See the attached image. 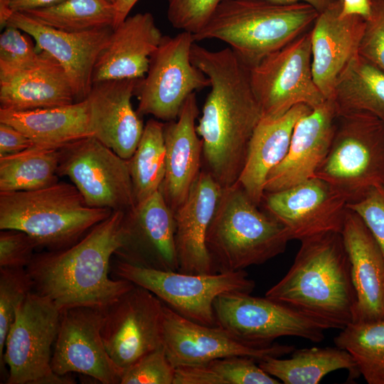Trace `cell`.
<instances>
[{
	"instance_id": "44dd1931",
	"label": "cell",
	"mask_w": 384,
	"mask_h": 384,
	"mask_svg": "<svg viewBox=\"0 0 384 384\" xmlns=\"http://www.w3.org/2000/svg\"><path fill=\"white\" fill-rule=\"evenodd\" d=\"M140 79L93 83L86 97L93 137L127 160L135 151L144 129L131 102Z\"/></svg>"
},
{
	"instance_id": "ab89813d",
	"label": "cell",
	"mask_w": 384,
	"mask_h": 384,
	"mask_svg": "<svg viewBox=\"0 0 384 384\" xmlns=\"http://www.w3.org/2000/svg\"><path fill=\"white\" fill-rule=\"evenodd\" d=\"M221 1L168 0V21L174 28L194 35L206 26Z\"/></svg>"
},
{
	"instance_id": "74e56055",
	"label": "cell",
	"mask_w": 384,
	"mask_h": 384,
	"mask_svg": "<svg viewBox=\"0 0 384 384\" xmlns=\"http://www.w3.org/2000/svg\"><path fill=\"white\" fill-rule=\"evenodd\" d=\"M33 38L21 29L6 26L0 35V73L24 69L34 65L41 52Z\"/></svg>"
},
{
	"instance_id": "1f68e13d",
	"label": "cell",
	"mask_w": 384,
	"mask_h": 384,
	"mask_svg": "<svg viewBox=\"0 0 384 384\" xmlns=\"http://www.w3.org/2000/svg\"><path fill=\"white\" fill-rule=\"evenodd\" d=\"M60 148L34 146L0 156V192L34 191L58 182Z\"/></svg>"
},
{
	"instance_id": "b9f144b4",
	"label": "cell",
	"mask_w": 384,
	"mask_h": 384,
	"mask_svg": "<svg viewBox=\"0 0 384 384\" xmlns=\"http://www.w3.org/2000/svg\"><path fill=\"white\" fill-rule=\"evenodd\" d=\"M37 247L34 240L23 231L1 230L0 267L26 268Z\"/></svg>"
},
{
	"instance_id": "d6986e66",
	"label": "cell",
	"mask_w": 384,
	"mask_h": 384,
	"mask_svg": "<svg viewBox=\"0 0 384 384\" xmlns=\"http://www.w3.org/2000/svg\"><path fill=\"white\" fill-rule=\"evenodd\" d=\"M127 237L117 258L129 263L164 271H178L174 213L161 189L126 215Z\"/></svg>"
},
{
	"instance_id": "f35d334b",
	"label": "cell",
	"mask_w": 384,
	"mask_h": 384,
	"mask_svg": "<svg viewBox=\"0 0 384 384\" xmlns=\"http://www.w3.org/2000/svg\"><path fill=\"white\" fill-rule=\"evenodd\" d=\"M175 372L162 345L127 368L120 384H173Z\"/></svg>"
},
{
	"instance_id": "603a6c76",
	"label": "cell",
	"mask_w": 384,
	"mask_h": 384,
	"mask_svg": "<svg viewBox=\"0 0 384 384\" xmlns=\"http://www.w3.org/2000/svg\"><path fill=\"white\" fill-rule=\"evenodd\" d=\"M196 92L184 102L176 120L164 123L166 174L161 191L175 213L187 198L203 166V142L196 132Z\"/></svg>"
},
{
	"instance_id": "60d3db41",
	"label": "cell",
	"mask_w": 384,
	"mask_h": 384,
	"mask_svg": "<svg viewBox=\"0 0 384 384\" xmlns=\"http://www.w3.org/2000/svg\"><path fill=\"white\" fill-rule=\"evenodd\" d=\"M358 54L384 72V0H371Z\"/></svg>"
},
{
	"instance_id": "bcb514c9",
	"label": "cell",
	"mask_w": 384,
	"mask_h": 384,
	"mask_svg": "<svg viewBox=\"0 0 384 384\" xmlns=\"http://www.w3.org/2000/svg\"><path fill=\"white\" fill-rule=\"evenodd\" d=\"M371 13V0H341V14L359 16L367 19Z\"/></svg>"
},
{
	"instance_id": "8d00e7d4",
	"label": "cell",
	"mask_w": 384,
	"mask_h": 384,
	"mask_svg": "<svg viewBox=\"0 0 384 384\" xmlns=\"http://www.w3.org/2000/svg\"><path fill=\"white\" fill-rule=\"evenodd\" d=\"M33 292L26 268L0 267V363L4 365L5 341L17 308Z\"/></svg>"
},
{
	"instance_id": "6da1fadb",
	"label": "cell",
	"mask_w": 384,
	"mask_h": 384,
	"mask_svg": "<svg viewBox=\"0 0 384 384\" xmlns=\"http://www.w3.org/2000/svg\"><path fill=\"white\" fill-rule=\"evenodd\" d=\"M191 57L210 87L196 124L203 142L202 169L227 188L239 180L262 109L249 67L230 47L213 51L195 42Z\"/></svg>"
},
{
	"instance_id": "7dc6e473",
	"label": "cell",
	"mask_w": 384,
	"mask_h": 384,
	"mask_svg": "<svg viewBox=\"0 0 384 384\" xmlns=\"http://www.w3.org/2000/svg\"><path fill=\"white\" fill-rule=\"evenodd\" d=\"M139 0H117L114 4L115 21L114 27L121 23L128 16L134 6Z\"/></svg>"
},
{
	"instance_id": "5b68a950",
	"label": "cell",
	"mask_w": 384,
	"mask_h": 384,
	"mask_svg": "<svg viewBox=\"0 0 384 384\" xmlns=\"http://www.w3.org/2000/svg\"><path fill=\"white\" fill-rule=\"evenodd\" d=\"M258 207L238 182L222 188L206 235L215 273L261 265L285 251L287 230Z\"/></svg>"
},
{
	"instance_id": "f6af8a7d",
	"label": "cell",
	"mask_w": 384,
	"mask_h": 384,
	"mask_svg": "<svg viewBox=\"0 0 384 384\" xmlns=\"http://www.w3.org/2000/svg\"><path fill=\"white\" fill-rule=\"evenodd\" d=\"M64 0H0V25L4 28L10 16L15 12L55 5Z\"/></svg>"
},
{
	"instance_id": "7bdbcfd3",
	"label": "cell",
	"mask_w": 384,
	"mask_h": 384,
	"mask_svg": "<svg viewBox=\"0 0 384 384\" xmlns=\"http://www.w3.org/2000/svg\"><path fill=\"white\" fill-rule=\"evenodd\" d=\"M347 208L360 216L384 254V186L373 188L357 201L347 203Z\"/></svg>"
},
{
	"instance_id": "ffe728a7",
	"label": "cell",
	"mask_w": 384,
	"mask_h": 384,
	"mask_svg": "<svg viewBox=\"0 0 384 384\" xmlns=\"http://www.w3.org/2000/svg\"><path fill=\"white\" fill-rule=\"evenodd\" d=\"M337 117L332 100L326 99L297 121L288 152L269 174L265 193L289 188L315 176L329 151Z\"/></svg>"
},
{
	"instance_id": "7a4b0ae2",
	"label": "cell",
	"mask_w": 384,
	"mask_h": 384,
	"mask_svg": "<svg viewBox=\"0 0 384 384\" xmlns=\"http://www.w3.org/2000/svg\"><path fill=\"white\" fill-rule=\"evenodd\" d=\"M127 211L113 210L73 245L36 253L26 268L33 291L61 311L77 306L104 310L134 287L110 277L111 259L126 240Z\"/></svg>"
},
{
	"instance_id": "f1b7e54d",
	"label": "cell",
	"mask_w": 384,
	"mask_h": 384,
	"mask_svg": "<svg viewBox=\"0 0 384 384\" xmlns=\"http://www.w3.org/2000/svg\"><path fill=\"white\" fill-rule=\"evenodd\" d=\"M0 122L9 124L36 146L60 148L93 137L86 99L71 105L32 110L0 109Z\"/></svg>"
},
{
	"instance_id": "8992f818",
	"label": "cell",
	"mask_w": 384,
	"mask_h": 384,
	"mask_svg": "<svg viewBox=\"0 0 384 384\" xmlns=\"http://www.w3.org/2000/svg\"><path fill=\"white\" fill-rule=\"evenodd\" d=\"M112 212L89 206L77 188L65 182L0 192V229L23 231L48 251L73 245Z\"/></svg>"
},
{
	"instance_id": "4dcf8cb0",
	"label": "cell",
	"mask_w": 384,
	"mask_h": 384,
	"mask_svg": "<svg viewBox=\"0 0 384 384\" xmlns=\"http://www.w3.org/2000/svg\"><path fill=\"white\" fill-rule=\"evenodd\" d=\"M329 99L338 115L363 112L384 122V72L357 54L338 77Z\"/></svg>"
},
{
	"instance_id": "2e32d148",
	"label": "cell",
	"mask_w": 384,
	"mask_h": 384,
	"mask_svg": "<svg viewBox=\"0 0 384 384\" xmlns=\"http://www.w3.org/2000/svg\"><path fill=\"white\" fill-rule=\"evenodd\" d=\"M102 310L77 306L61 311L51 358L55 373L88 375L102 384H120L123 371L107 352L101 336Z\"/></svg>"
},
{
	"instance_id": "277c9868",
	"label": "cell",
	"mask_w": 384,
	"mask_h": 384,
	"mask_svg": "<svg viewBox=\"0 0 384 384\" xmlns=\"http://www.w3.org/2000/svg\"><path fill=\"white\" fill-rule=\"evenodd\" d=\"M319 12L306 3L222 0L196 42L218 39L251 68L311 29Z\"/></svg>"
},
{
	"instance_id": "7c38bea8",
	"label": "cell",
	"mask_w": 384,
	"mask_h": 384,
	"mask_svg": "<svg viewBox=\"0 0 384 384\" xmlns=\"http://www.w3.org/2000/svg\"><path fill=\"white\" fill-rule=\"evenodd\" d=\"M58 175L67 176L90 207L129 211L136 205L129 161L95 137L60 148Z\"/></svg>"
},
{
	"instance_id": "484cf974",
	"label": "cell",
	"mask_w": 384,
	"mask_h": 384,
	"mask_svg": "<svg viewBox=\"0 0 384 384\" xmlns=\"http://www.w3.org/2000/svg\"><path fill=\"white\" fill-rule=\"evenodd\" d=\"M163 35L151 13L128 16L116 26L95 63V82L143 78Z\"/></svg>"
},
{
	"instance_id": "d6a6232c",
	"label": "cell",
	"mask_w": 384,
	"mask_h": 384,
	"mask_svg": "<svg viewBox=\"0 0 384 384\" xmlns=\"http://www.w3.org/2000/svg\"><path fill=\"white\" fill-rule=\"evenodd\" d=\"M334 338L336 346L352 356L368 384H384V317L355 321Z\"/></svg>"
},
{
	"instance_id": "681fc988",
	"label": "cell",
	"mask_w": 384,
	"mask_h": 384,
	"mask_svg": "<svg viewBox=\"0 0 384 384\" xmlns=\"http://www.w3.org/2000/svg\"><path fill=\"white\" fill-rule=\"evenodd\" d=\"M109 1H110L112 3L114 4L117 0H109Z\"/></svg>"
},
{
	"instance_id": "52a82bcc",
	"label": "cell",
	"mask_w": 384,
	"mask_h": 384,
	"mask_svg": "<svg viewBox=\"0 0 384 384\" xmlns=\"http://www.w3.org/2000/svg\"><path fill=\"white\" fill-rule=\"evenodd\" d=\"M315 176L348 203L383 186L384 122L363 112L338 115L329 151Z\"/></svg>"
},
{
	"instance_id": "836d02e7",
	"label": "cell",
	"mask_w": 384,
	"mask_h": 384,
	"mask_svg": "<svg viewBox=\"0 0 384 384\" xmlns=\"http://www.w3.org/2000/svg\"><path fill=\"white\" fill-rule=\"evenodd\" d=\"M136 205L146 200L162 185L166 174L164 123L149 119L139 144L128 159Z\"/></svg>"
},
{
	"instance_id": "d590c367",
	"label": "cell",
	"mask_w": 384,
	"mask_h": 384,
	"mask_svg": "<svg viewBox=\"0 0 384 384\" xmlns=\"http://www.w3.org/2000/svg\"><path fill=\"white\" fill-rule=\"evenodd\" d=\"M255 358L228 356L176 368L173 384H279Z\"/></svg>"
},
{
	"instance_id": "ac0fdd59",
	"label": "cell",
	"mask_w": 384,
	"mask_h": 384,
	"mask_svg": "<svg viewBox=\"0 0 384 384\" xmlns=\"http://www.w3.org/2000/svg\"><path fill=\"white\" fill-rule=\"evenodd\" d=\"M6 26H15L30 35L38 52L48 53L63 68L76 102L86 99L92 86L95 63L110 40L112 27L66 32L41 24L22 12L13 13Z\"/></svg>"
},
{
	"instance_id": "8fae6325",
	"label": "cell",
	"mask_w": 384,
	"mask_h": 384,
	"mask_svg": "<svg viewBox=\"0 0 384 384\" xmlns=\"http://www.w3.org/2000/svg\"><path fill=\"white\" fill-rule=\"evenodd\" d=\"M311 63L309 30L249 68L262 117H280L298 105L313 109L326 100L314 80Z\"/></svg>"
},
{
	"instance_id": "4316f807",
	"label": "cell",
	"mask_w": 384,
	"mask_h": 384,
	"mask_svg": "<svg viewBox=\"0 0 384 384\" xmlns=\"http://www.w3.org/2000/svg\"><path fill=\"white\" fill-rule=\"evenodd\" d=\"M76 102L66 72L52 56L41 52L33 65L0 73V109L24 111L71 105Z\"/></svg>"
},
{
	"instance_id": "d4e9b609",
	"label": "cell",
	"mask_w": 384,
	"mask_h": 384,
	"mask_svg": "<svg viewBox=\"0 0 384 384\" xmlns=\"http://www.w3.org/2000/svg\"><path fill=\"white\" fill-rule=\"evenodd\" d=\"M221 189L202 169L187 198L174 213L178 272L215 273L206 247V235Z\"/></svg>"
},
{
	"instance_id": "4fadbf2b",
	"label": "cell",
	"mask_w": 384,
	"mask_h": 384,
	"mask_svg": "<svg viewBox=\"0 0 384 384\" xmlns=\"http://www.w3.org/2000/svg\"><path fill=\"white\" fill-rule=\"evenodd\" d=\"M101 336L110 357L124 373L163 345L164 303L134 284L102 310Z\"/></svg>"
},
{
	"instance_id": "ee69618b",
	"label": "cell",
	"mask_w": 384,
	"mask_h": 384,
	"mask_svg": "<svg viewBox=\"0 0 384 384\" xmlns=\"http://www.w3.org/2000/svg\"><path fill=\"white\" fill-rule=\"evenodd\" d=\"M36 146L13 126L0 122V156L14 154Z\"/></svg>"
},
{
	"instance_id": "5bb4252c",
	"label": "cell",
	"mask_w": 384,
	"mask_h": 384,
	"mask_svg": "<svg viewBox=\"0 0 384 384\" xmlns=\"http://www.w3.org/2000/svg\"><path fill=\"white\" fill-rule=\"evenodd\" d=\"M213 309L217 326L258 345L270 346L282 336H297L314 343L325 338V329L314 321L266 297L223 293L215 298Z\"/></svg>"
},
{
	"instance_id": "f546056e",
	"label": "cell",
	"mask_w": 384,
	"mask_h": 384,
	"mask_svg": "<svg viewBox=\"0 0 384 384\" xmlns=\"http://www.w3.org/2000/svg\"><path fill=\"white\" fill-rule=\"evenodd\" d=\"M258 364L284 384H317L329 373L341 369L348 371L351 380L360 375L350 353L337 346L295 348L289 358L270 357Z\"/></svg>"
},
{
	"instance_id": "e575fe53",
	"label": "cell",
	"mask_w": 384,
	"mask_h": 384,
	"mask_svg": "<svg viewBox=\"0 0 384 384\" xmlns=\"http://www.w3.org/2000/svg\"><path fill=\"white\" fill-rule=\"evenodd\" d=\"M45 26L66 32L114 27V4L109 0H64L22 12Z\"/></svg>"
},
{
	"instance_id": "c3c4849f",
	"label": "cell",
	"mask_w": 384,
	"mask_h": 384,
	"mask_svg": "<svg viewBox=\"0 0 384 384\" xmlns=\"http://www.w3.org/2000/svg\"><path fill=\"white\" fill-rule=\"evenodd\" d=\"M279 4H294L298 3H306L312 6L319 13L324 11L337 0H267Z\"/></svg>"
},
{
	"instance_id": "30bf717a",
	"label": "cell",
	"mask_w": 384,
	"mask_h": 384,
	"mask_svg": "<svg viewBox=\"0 0 384 384\" xmlns=\"http://www.w3.org/2000/svg\"><path fill=\"white\" fill-rule=\"evenodd\" d=\"M193 34L163 36L136 88L137 113L166 122L176 120L187 97L206 87L208 78L191 61Z\"/></svg>"
},
{
	"instance_id": "9c48e42d",
	"label": "cell",
	"mask_w": 384,
	"mask_h": 384,
	"mask_svg": "<svg viewBox=\"0 0 384 384\" xmlns=\"http://www.w3.org/2000/svg\"><path fill=\"white\" fill-rule=\"evenodd\" d=\"M60 314L50 299L33 291L17 308L3 356L9 367L7 384L75 383L67 375L55 373L51 367V348Z\"/></svg>"
},
{
	"instance_id": "ba28073f",
	"label": "cell",
	"mask_w": 384,
	"mask_h": 384,
	"mask_svg": "<svg viewBox=\"0 0 384 384\" xmlns=\"http://www.w3.org/2000/svg\"><path fill=\"white\" fill-rule=\"evenodd\" d=\"M110 272L117 279L142 287L182 316L194 322L217 326L213 303L223 293L251 294L255 287L244 270L211 274H187L138 266L115 259ZM116 278V279H117Z\"/></svg>"
},
{
	"instance_id": "e0dca14e",
	"label": "cell",
	"mask_w": 384,
	"mask_h": 384,
	"mask_svg": "<svg viewBox=\"0 0 384 384\" xmlns=\"http://www.w3.org/2000/svg\"><path fill=\"white\" fill-rule=\"evenodd\" d=\"M347 201L325 181L316 176L292 187L265 192L261 203L283 225L290 239L330 231L341 232Z\"/></svg>"
},
{
	"instance_id": "9a60e30c",
	"label": "cell",
	"mask_w": 384,
	"mask_h": 384,
	"mask_svg": "<svg viewBox=\"0 0 384 384\" xmlns=\"http://www.w3.org/2000/svg\"><path fill=\"white\" fill-rule=\"evenodd\" d=\"M163 345L175 367L200 365L228 356H248L257 362L292 353V345L274 343L261 346L247 341L220 326H209L191 321L164 303Z\"/></svg>"
},
{
	"instance_id": "7402d4cb",
	"label": "cell",
	"mask_w": 384,
	"mask_h": 384,
	"mask_svg": "<svg viewBox=\"0 0 384 384\" xmlns=\"http://www.w3.org/2000/svg\"><path fill=\"white\" fill-rule=\"evenodd\" d=\"M341 0L319 13L311 29L312 74L326 99L331 97L338 77L357 54L366 19L342 16Z\"/></svg>"
},
{
	"instance_id": "3957f363",
	"label": "cell",
	"mask_w": 384,
	"mask_h": 384,
	"mask_svg": "<svg viewBox=\"0 0 384 384\" xmlns=\"http://www.w3.org/2000/svg\"><path fill=\"white\" fill-rule=\"evenodd\" d=\"M287 274L265 293L323 329H342L353 321L356 294L340 232L302 240Z\"/></svg>"
},
{
	"instance_id": "83f0119b",
	"label": "cell",
	"mask_w": 384,
	"mask_h": 384,
	"mask_svg": "<svg viewBox=\"0 0 384 384\" xmlns=\"http://www.w3.org/2000/svg\"><path fill=\"white\" fill-rule=\"evenodd\" d=\"M311 110L298 105L280 117H262L256 127L238 183L257 206L262 203L269 174L288 152L296 123Z\"/></svg>"
},
{
	"instance_id": "cb8c5ba5",
	"label": "cell",
	"mask_w": 384,
	"mask_h": 384,
	"mask_svg": "<svg viewBox=\"0 0 384 384\" xmlns=\"http://www.w3.org/2000/svg\"><path fill=\"white\" fill-rule=\"evenodd\" d=\"M356 294L353 321L384 317V254L360 216L347 208L341 230Z\"/></svg>"
}]
</instances>
